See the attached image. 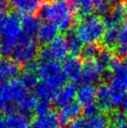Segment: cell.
<instances>
[{"mask_svg": "<svg viewBox=\"0 0 127 128\" xmlns=\"http://www.w3.org/2000/svg\"><path fill=\"white\" fill-rule=\"evenodd\" d=\"M27 92V88L20 78H14L0 86V98L4 103L19 101Z\"/></svg>", "mask_w": 127, "mask_h": 128, "instance_id": "52a82bcc", "label": "cell"}, {"mask_svg": "<svg viewBox=\"0 0 127 128\" xmlns=\"http://www.w3.org/2000/svg\"><path fill=\"white\" fill-rule=\"evenodd\" d=\"M37 102L36 95L31 93H26L19 101L17 102V108L19 112L29 115L31 112L34 111V108Z\"/></svg>", "mask_w": 127, "mask_h": 128, "instance_id": "cb8c5ba5", "label": "cell"}, {"mask_svg": "<svg viewBox=\"0 0 127 128\" xmlns=\"http://www.w3.org/2000/svg\"><path fill=\"white\" fill-rule=\"evenodd\" d=\"M110 91L113 106L120 107L127 92V64L120 62L112 70Z\"/></svg>", "mask_w": 127, "mask_h": 128, "instance_id": "3957f363", "label": "cell"}, {"mask_svg": "<svg viewBox=\"0 0 127 128\" xmlns=\"http://www.w3.org/2000/svg\"><path fill=\"white\" fill-rule=\"evenodd\" d=\"M8 128H29L31 121L28 115L21 112H15L8 115L5 120Z\"/></svg>", "mask_w": 127, "mask_h": 128, "instance_id": "603a6c76", "label": "cell"}, {"mask_svg": "<svg viewBox=\"0 0 127 128\" xmlns=\"http://www.w3.org/2000/svg\"><path fill=\"white\" fill-rule=\"evenodd\" d=\"M58 91V90L52 88L44 83H40L35 88V95L39 100H47L51 102L52 100H55Z\"/></svg>", "mask_w": 127, "mask_h": 128, "instance_id": "d4e9b609", "label": "cell"}, {"mask_svg": "<svg viewBox=\"0 0 127 128\" xmlns=\"http://www.w3.org/2000/svg\"><path fill=\"white\" fill-rule=\"evenodd\" d=\"M82 112L83 108L78 101H72L61 107L58 113L61 126H67L72 120L79 118Z\"/></svg>", "mask_w": 127, "mask_h": 128, "instance_id": "30bf717a", "label": "cell"}, {"mask_svg": "<svg viewBox=\"0 0 127 128\" xmlns=\"http://www.w3.org/2000/svg\"><path fill=\"white\" fill-rule=\"evenodd\" d=\"M120 26H109L105 29V34L102 38L103 44L105 47H114L116 46L119 38Z\"/></svg>", "mask_w": 127, "mask_h": 128, "instance_id": "484cf974", "label": "cell"}, {"mask_svg": "<svg viewBox=\"0 0 127 128\" xmlns=\"http://www.w3.org/2000/svg\"><path fill=\"white\" fill-rule=\"evenodd\" d=\"M105 24L98 16L91 15L80 20L76 27V32L83 44H96L103 38L105 32Z\"/></svg>", "mask_w": 127, "mask_h": 128, "instance_id": "7a4b0ae2", "label": "cell"}, {"mask_svg": "<svg viewBox=\"0 0 127 128\" xmlns=\"http://www.w3.org/2000/svg\"><path fill=\"white\" fill-rule=\"evenodd\" d=\"M40 19L34 15H25L21 18V26H22V35L26 37L34 38L37 35L38 30L41 27Z\"/></svg>", "mask_w": 127, "mask_h": 128, "instance_id": "2e32d148", "label": "cell"}, {"mask_svg": "<svg viewBox=\"0 0 127 128\" xmlns=\"http://www.w3.org/2000/svg\"><path fill=\"white\" fill-rule=\"evenodd\" d=\"M100 52H101V50H100L99 46L98 44H90L84 46L80 55H81L82 58L86 62V61L96 60L98 56H99Z\"/></svg>", "mask_w": 127, "mask_h": 128, "instance_id": "83f0119b", "label": "cell"}, {"mask_svg": "<svg viewBox=\"0 0 127 128\" xmlns=\"http://www.w3.org/2000/svg\"><path fill=\"white\" fill-rule=\"evenodd\" d=\"M67 128H86V120L82 118H78L69 123Z\"/></svg>", "mask_w": 127, "mask_h": 128, "instance_id": "d590c367", "label": "cell"}, {"mask_svg": "<svg viewBox=\"0 0 127 128\" xmlns=\"http://www.w3.org/2000/svg\"><path fill=\"white\" fill-rule=\"evenodd\" d=\"M0 128H8L5 120H1L0 118Z\"/></svg>", "mask_w": 127, "mask_h": 128, "instance_id": "ab89813d", "label": "cell"}, {"mask_svg": "<svg viewBox=\"0 0 127 128\" xmlns=\"http://www.w3.org/2000/svg\"><path fill=\"white\" fill-rule=\"evenodd\" d=\"M109 118L103 114H98L86 120V128H109Z\"/></svg>", "mask_w": 127, "mask_h": 128, "instance_id": "f1b7e54d", "label": "cell"}, {"mask_svg": "<svg viewBox=\"0 0 127 128\" xmlns=\"http://www.w3.org/2000/svg\"><path fill=\"white\" fill-rule=\"evenodd\" d=\"M22 36L21 19L16 13H10L5 16L2 28L1 38L17 43Z\"/></svg>", "mask_w": 127, "mask_h": 128, "instance_id": "ba28073f", "label": "cell"}, {"mask_svg": "<svg viewBox=\"0 0 127 128\" xmlns=\"http://www.w3.org/2000/svg\"><path fill=\"white\" fill-rule=\"evenodd\" d=\"M71 5L67 0H58L43 4L40 9L41 17L48 22L54 23L63 32H68L74 22Z\"/></svg>", "mask_w": 127, "mask_h": 128, "instance_id": "6da1fadb", "label": "cell"}, {"mask_svg": "<svg viewBox=\"0 0 127 128\" xmlns=\"http://www.w3.org/2000/svg\"><path fill=\"white\" fill-rule=\"evenodd\" d=\"M17 104H15L13 102H7L4 104V106H3V112L5 113V114L8 116V115L13 114V113L16 112L17 111Z\"/></svg>", "mask_w": 127, "mask_h": 128, "instance_id": "8d00e7d4", "label": "cell"}, {"mask_svg": "<svg viewBox=\"0 0 127 128\" xmlns=\"http://www.w3.org/2000/svg\"><path fill=\"white\" fill-rule=\"evenodd\" d=\"M73 12L78 13L81 18L91 16L94 9L93 0H70Z\"/></svg>", "mask_w": 127, "mask_h": 128, "instance_id": "44dd1931", "label": "cell"}, {"mask_svg": "<svg viewBox=\"0 0 127 128\" xmlns=\"http://www.w3.org/2000/svg\"><path fill=\"white\" fill-rule=\"evenodd\" d=\"M114 128H127V123L124 124V125L119 126H116V127H114Z\"/></svg>", "mask_w": 127, "mask_h": 128, "instance_id": "60d3db41", "label": "cell"}, {"mask_svg": "<svg viewBox=\"0 0 127 128\" xmlns=\"http://www.w3.org/2000/svg\"><path fill=\"white\" fill-rule=\"evenodd\" d=\"M69 53L67 41L62 36H58L50 44H46L39 52V56L43 62L49 61H64Z\"/></svg>", "mask_w": 127, "mask_h": 128, "instance_id": "8992f818", "label": "cell"}, {"mask_svg": "<svg viewBox=\"0 0 127 128\" xmlns=\"http://www.w3.org/2000/svg\"><path fill=\"white\" fill-rule=\"evenodd\" d=\"M77 87L73 83L65 84L58 91L57 96L55 98V104L60 108L73 101L77 96Z\"/></svg>", "mask_w": 127, "mask_h": 128, "instance_id": "5bb4252c", "label": "cell"}, {"mask_svg": "<svg viewBox=\"0 0 127 128\" xmlns=\"http://www.w3.org/2000/svg\"><path fill=\"white\" fill-rule=\"evenodd\" d=\"M96 101L100 111L105 112L112 111L113 104H112V94H111L109 86H107L106 84H102L98 88Z\"/></svg>", "mask_w": 127, "mask_h": 128, "instance_id": "e0dca14e", "label": "cell"}, {"mask_svg": "<svg viewBox=\"0 0 127 128\" xmlns=\"http://www.w3.org/2000/svg\"><path fill=\"white\" fill-rule=\"evenodd\" d=\"M115 55L120 58H127V18L119 29V38L115 46Z\"/></svg>", "mask_w": 127, "mask_h": 128, "instance_id": "7402d4cb", "label": "cell"}, {"mask_svg": "<svg viewBox=\"0 0 127 128\" xmlns=\"http://www.w3.org/2000/svg\"><path fill=\"white\" fill-rule=\"evenodd\" d=\"M40 66V63L37 62V61H32V62L29 63V64L24 66V72H30V73H35L37 74L38 72V68Z\"/></svg>", "mask_w": 127, "mask_h": 128, "instance_id": "e575fe53", "label": "cell"}, {"mask_svg": "<svg viewBox=\"0 0 127 128\" xmlns=\"http://www.w3.org/2000/svg\"><path fill=\"white\" fill-rule=\"evenodd\" d=\"M38 55V46L34 38L22 35L13 53V59L18 64H27Z\"/></svg>", "mask_w": 127, "mask_h": 128, "instance_id": "5b68a950", "label": "cell"}, {"mask_svg": "<svg viewBox=\"0 0 127 128\" xmlns=\"http://www.w3.org/2000/svg\"><path fill=\"white\" fill-rule=\"evenodd\" d=\"M120 107H121V109H122V112H124L125 113L127 114V94H126V96L125 97V98H124V100H123L122 104H121Z\"/></svg>", "mask_w": 127, "mask_h": 128, "instance_id": "f35d334b", "label": "cell"}, {"mask_svg": "<svg viewBox=\"0 0 127 128\" xmlns=\"http://www.w3.org/2000/svg\"><path fill=\"white\" fill-rule=\"evenodd\" d=\"M20 79L22 80V82L24 83V84L26 86L27 89H35L37 84H38V82H37L38 81V77H37V74H35V73H30L24 72Z\"/></svg>", "mask_w": 127, "mask_h": 128, "instance_id": "4dcf8cb0", "label": "cell"}, {"mask_svg": "<svg viewBox=\"0 0 127 128\" xmlns=\"http://www.w3.org/2000/svg\"><path fill=\"white\" fill-rule=\"evenodd\" d=\"M105 72V70L97 59L92 61H86L83 64L81 80L84 82V84H93L104 77Z\"/></svg>", "mask_w": 127, "mask_h": 128, "instance_id": "9c48e42d", "label": "cell"}, {"mask_svg": "<svg viewBox=\"0 0 127 128\" xmlns=\"http://www.w3.org/2000/svg\"><path fill=\"white\" fill-rule=\"evenodd\" d=\"M127 18V4L121 3L112 7V10L104 17L105 27L120 26V24Z\"/></svg>", "mask_w": 127, "mask_h": 128, "instance_id": "8fae6325", "label": "cell"}, {"mask_svg": "<svg viewBox=\"0 0 127 128\" xmlns=\"http://www.w3.org/2000/svg\"><path fill=\"white\" fill-rule=\"evenodd\" d=\"M66 41H67L68 48H69V52L73 57H76L78 54H81V52L84 48L83 42L80 40V38L77 36L76 33L71 32L68 34Z\"/></svg>", "mask_w": 127, "mask_h": 128, "instance_id": "4316f807", "label": "cell"}, {"mask_svg": "<svg viewBox=\"0 0 127 128\" xmlns=\"http://www.w3.org/2000/svg\"><path fill=\"white\" fill-rule=\"evenodd\" d=\"M97 88L94 84H84L77 91V100L80 104L86 106L93 103L97 98Z\"/></svg>", "mask_w": 127, "mask_h": 128, "instance_id": "d6986e66", "label": "cell"}, {"mask_svg": "<svg viewBox=\"0 0 127 128\" xmlns=\"http://www.w3.org/2000/svg\"><path fill=\"white\" fill-rule=\"evenodd\" d=\"M49 1H51V2H55V1H58V0H49Z\"/></svg>", "mask_w": 127, "mask_h": 128, "instance_id": "b9f144b4", "label": "cell"}, {"mask_svg": "<svg viewBox=\"0 0 127 128\" xmlns=\"http://www.w3.org/2000/svg\"><path fill=\"white\" fill-rule=\"evenodd\" d=\"M10 1L9 0H0V15H4L8 9Z\"/></svg>", "mask_w": 127, "mask_h": 128, "instance_id": "74e56055", "label": "cell"}, {"mask_svg": "<svg viewBox=\"0 0 127 128\" xmlns=\"http://www.w3.org/2000/svg\"><path fill=\"white\" fill-rule=\"evenodd\" d=\"M18 64L13 60L3 58L0 61V84L4 80H12L19 74Z\"/></svg>", "mask_w": 127, "mask_h": 128, "instance_id": "9a60e30c", "label": "cell"}, {"mask_svg": "<svg viewBox=\"0 0 127 128\" xmlns=\"http://www.w3.org/2000/svg\"><path fill=\"white\" fill-rule=\"evenodd\" d=\"M61 124L58 114L54 111H50L41 116H37L35 120V127L37 128H60Z\"/></svg>", "mask_w": 127, "mask_h": 128, "instance_id": "ffe728a7", "label": "cell"}, {"mask_svg": "<svg viewBox=\"0 0 127 128\" xmlns=\"http://www.w3.org/2000/svg\"><path fill=\"white\" fill-rule=\"evenodd\" d=\"M99 112H100L99 107H98V106L95 102L86 104V106H85V107H84V109H83L84 115H85L87 118H92V117H95L97 115L100 114Z\"/></svg>", "mask_w": 127, "mask_h": 128, "instance_id": "d6a6232c", "label": "cell"}, {"mask_svg": "<svg viewBox=\"0 0 127 128\" xmlns=\"http://www.w3.org/2000/svg\"><path fill=\"white\" fill-rule=\"evenodd\" d=\"M109 120H110V124L113 127L119 126L127 123V114L122 111L113 112L111 113Z\"/></svg>", "mask_w": 127, "mask_h": 128, "instance_id": "f546056e", "label": "cell"}, {"mask_svg": "<svg viewBox=\"0 0 127 128\" xmlns=\"http://www.w3.org/2000/svg\"><path fill=\"white\" fill-rule=\"evenodd\" d=\"M94 2V9L100 14L105 17L109 12H110V5L106 0H93Z\"/></svg>", "mask_w": 127, "mask_h": 128, "instance_id": "836d02e7", "label": "cell"}, {"mask_svg": "<svg viewBox=\"0 0 127 128\" xmlns=\"http://www.w3.org/2000/svg\"><path fill=\"white\" fill-rule=\"evenodd\" d=\"M29 128H37V127H35V126H31V127H29Z\"/></svg>", "mask_w": 127, "mask_h": 128, "instance_id": "7bdbcfd3", "label": "cell"}, {"mask_svg": "<svg viewBox=\"0 0 127 128\" xmlns=\"http://www.w3.org/2000/svg\"><path fill=\"white\" fill-rule=\"evenodd\" d=\"M59 29L51 22H45L41 26L37 33V40L39 43L44 44H48L58 37Z\"/></svg>", "mask_w": 127, "mask_h": 128, "instance_id": "ac0fdd59", "label": "cell"}, {"mask_svg": "<svg viewBox=\"0 0 127 128\" xmlns=\"http://www.w3.org/2000/svg\"><path fill=\"white\" fill-rule=\"evenodd\" d=\"M10 4L17 13L25 15H33L40 10L42 0H10Z\"/></svg>", "mask_w": 127, "mask_h": 128, "instance_id": "4fadbf2b", "label": "cell"}, {"mask_svg": "<svg viewBox=\"0 0 127 128\" xmlns=\"http://www.w3.org/2000/svg\"><path fill=\"white\" fill-rule=\"evenodd\" d=\"M62 67H63V70L67 78L71 79L73 82L81 80L83 64H82L80 59H78L77 57L71 56L70 58H67L64 61Z\"/></svg>", "mask_w": 127, "mask_h": 128, "instance_id": "7c38bea8", "label": "cell"}, {"mask_svg": "<svg viewBox=\"0 0 127 128\" xmlns=\"http://www.w3.org/2000/svg\"><path fill=\"white\" fill-rule=\"evenodd\" d=\"M37 77L42 83L57 90L64 86L67 80L62 66L56 61L41 63L37 72Z\"/></svg>", "mask_w": 127, "mask_h": 128, "instance_id": "277c9868", "label": "cell"}, {"mask_svg": "<svg viewBox=\"0 0 127 128\" xmlns=\"http://www.w3.org/2000/svg\"><path fill=\"white\" fill-rule=\"evenodd\" d=\"M51 104L50 101L47 100H38L36 104V106L34 108V112L37 115V116H41V115H44L45 113L49 112L51 110Z\"/></svg>", "mask_w": 127, "mask_h": 128, "instance_id": "1f68e13d", "label": "cell"}]
</instances>
